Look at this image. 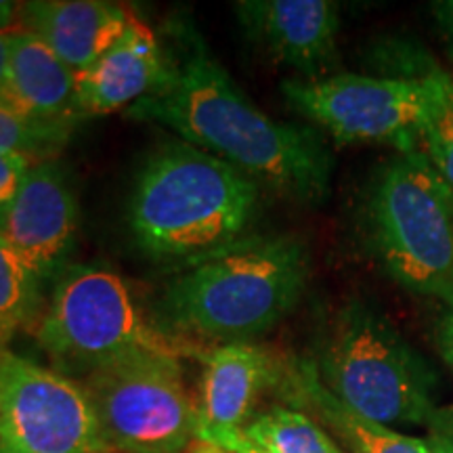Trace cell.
<instances>
[{"label":"cell","instance_id":"obj_1","mask_svg":"<svg viewBox=\"0 0 453 453\" xmlns=\"http://www.w3.org/2000/svg\"><path fill=\"white\" fill-rule=\"evenodd\" d=\"M130 116L174 130L286 200L319 203L330 194L334 162L319 130L258 110L196 36L183 64Z\"/></svg>","mask_w":453,"mask_h":453},{"label":"cell","instance_id":"obj_2","mask_svg":"<svg viewBox=\"0 0 453 453\" xmlns=\"http://www.w3.org/2000/svg\"><path fill=\"white\" fill-rule=\"evenodd\" d=\"M309 254L292 235H252L196 258L162 294L160 317L179 334L246 342L296 307Z\"/></svg>","mask_w":453,"mask_h":453},{"label":"cell","instance_id":"obj_3","mask_svg":"<svg viewBox=\"0 0 453 453\" xmlns=\"http://www.w3.org/2000/svg\"><path fill=\"white\" fill-rule=\"evenodd\" d=\"M260 185L185 141L156 147L134 180L128 225L156 258H200L242 240Z\"/></svg>","mask_w":453,"mask_h":453},{"label":"cell","instance_id":"obj_4","mask_svg":"<svg viewBox=\"0 0 453 453\" xmlns=\"http://www.w3.org/2000/svg\"><path fill=\"white\" fill-rule=\"evenodd\" d=\"M365 219L393 280L453 309V191L420 150L399 151L378 170Z\"/></svg>","mask_w":453,"mask_h":453},{"label":"cell","instance_id":"obj_5","mask_svg":"<svg viewBox=\"0 0 453 453\" xmlns=\"http://www.w3.org/2000/svg\"><path fill=\"white\" fill-rule=\"evenodd\" d=\"M313 370L340 403L382 426H428L437 411V373L364 303L340 311Z\"/></svg>","mask_w":453,"mask_h":453},{"label":"cell","instance_id":"obj_6","mask_svg":"<svg viewBox=\"0 0 453 453\" xmlns=\"http://www.w3.org/2000/svg\"><path fill=\"white\" fill-rule=\"evenodd\" d=\"M36 340L55 370L70 378L134 355L191 353L187 342L147 324L120 275L97 267H70L61 275Z\"/></svg>","mask_w":453,"mask_h":453},{"label":"cell","instance_id":"obj_7","mask_svg":"<svg viewBox=\"0 0 453 453\" xmlns=\"http://www.w3.org/2000/svg\"><path fill=\"white\" fill-rule=\"evenodd\" d=\"M177 357L134 355L81 378L113 453H183L200 413Z\"/></svg>","mask_w":453,"mask_h":453},{"label":"cell","instance_id":"obj_8","mask_svg":"<svg viewBox=\"0 0 453 453\" xmlns=\"http://www.w3.org/2000/svg\"><path fill=\"white\" fill-rule=\"evenodd\" d=\"M283 97L340 143H387L418 150L428 110V81L338 73L319 81H286Z\"/></svg>","mask_w":453,"mask_h":453},{"label":"cell","instance_id":"obj_9","mask_svg":"<svg viewBox=\"0 0 453 453\" xmlns=\"http://www.w3.org/2000/svg\"><path fill=\"white\" fill-rule=\"evenodd\" d=\"M0 441L21 453H113L81 382L4 349Z\"/></svg>","mask_w":453,"mask_h":453},{"label":"cell","instance_id":"obj_10","mask_svg":"<svg viewBox=\"0 0 453 453\" xmlns=\"http://www.w3.org/2000/svg\"><path fill=\"white\" fill-rule=\"evenodd\" d=\"M235 15L248 41L277 64L319 81L338 65L340 7L330 0H242Z\"/></svg>","mask_w":453,"mask_h":453},{"label":"cell","instance_id":"obj_11","mask_svg":"<svg viewBox=\"0 0 453 453\" xmlns=\"http://www.w3.org/2000/svg\"><path fill=\"white\" fill-rule=\"evenodd\" d=\"M78 225L76 197L53 162H38L0 214V235L38 277L59 263Z\"/></svg>","mask_w":453,"mask_h":453},{"label":"cell","instance_id":"obj_12","mask_svg":"<svg viewBox=\"0 0 453 453\" xmlns=\"http://www.w3.org/2000/svg\"><path fill=\"white\" fill-rule=\"evenodd\" d=\"M170 70L154 32L133 15L122 36L88 70L76 73L78 113L105 116L133 107L162 88Z\"/></svg>","mask_w":453,"mask_h":453},{"label":"cell","instance_id":"obj_13","mask_svg":"<svg viewBox=\"0 0 453 453\" xmlns=\"http://www.w3.org/2000/svg\"><path fill=\"white\" fill-rule=\"evenodd\" d=\"M128 9L101 0L21 3L17 21L59 57L73 73L88 70L127 30Z\"/></svg>","mask_w":453,"mask_h":453},{"label":"cell","instance_id":"obj_14","mask_svg":"<svg viewBox=\"0 0 453 453\" xmlns=\"http://www.w3.org/2000/svg\"><path fill=\"white\" fill-rule=\"evenodd\" d=\"M271 378L273 361L263 349L246 342L214 349L203 357L197 430H242Z\"/></svg>","mask_w":453,"mask_h":453},{"label":"cell","instance_id":"obj_15","mask_svg":"<svg viewBox=\"0 0 453 453\" xmlns=\"http://www.w3.org/2000/svg\"><path fill=\"white\" fill-rule=\"evenodd\" d=\"M11 88L17 111L36 122L70 124L78 113L76 73L34 34H7Z\"/></svg>","mask_w":453,"mask_h":453},{"label":"cell","instance_id":"obj_16","mask_svg":"<svg viewBox=\"0 0 453 453\" xmlns=\"http://www.w3.org/2000/svg\"><path fill=\"white\" fill-rule=\"evenodd\" d=\"M298 393L321 422L349 447L350 453H422L426 439L410 437L382 424L367 420L340 403L321 384L313 365H304L296 378Z\"/></svg>","mask_w":453,"mask_h":453},{"label":"cell","instance_id":"obj_17","mask_svg":"<svg viewBox=\"0 0 453 453\" xmlns=\"http://www.w3.org/2000/svg\"><path fill=\"white\" fill-rule=\"evenodd\" d=\"M242 430L271 453H342L319 424L288 407L260 413Z\"/></svg>","mask_w":453,"mask_h":453},{"label":"cell","instance_id":"obj_18","mask_svg":"<svg viewBox=\"0 0 453 453\" xmlns=\"http://www.w3.org/2000/svg\"><path fill=\"white\" fill-rule=\"evenodd\" d=\"M426 81L430 99L418 150L453 191V73L434 67Z\"/></svg>","mask_w":453,"mask_h":453},{"label":"cell","instance_id":"obj_19","mask_svg":"<svg viewBox=\"0 0 453 453\" xmlns=\"http://www.w3.org/2000/svg\"><path fill=\"white\" fill-rule=\"evenodd\" d=\"M38 275L0 235V344L27 324L38 300Z\"/></svg>","mask_w":453,"mask_h":453},{"label":"cell","instance_id":"obj_20","mask_svg":"<svg viewBox=\"0 0 453 453\" xmlns=\"http://www.w3.org/2000/svg\"><path fill=\"white\" fill-rule=\"evenodd\" d=\"M70 124H44L0 105V154L38 156L65 143Z\"/></svg>","mask_w":453,"mask_h":453},{"label":"cell","instance_id":"obj_21","mask_svg":"<svg viewBox=\"0 0 453 453\" xmlns=\"http://www.w3.org/2000/svg\"><path fill=\"white\" fill-rule=\"evenodd\" d=\"M34 157L24 154H0V214L7 211L34 166Z\"/></svg>","mask_w":453,"mask_h":453},{"label":"cell","instance_id":"obj_22","mask_svg":"<svg viewBox=\"0 0 453 453\" xmlns=\"http://www.w3.org/2000/svg\"><path fill=\"white\" fill-rule=\"evenodd\" d=\"M196 439L220 445L235 453H271L243 434V430H197Z\"/></svg>","mask_w":453,"mask_h":453},{"label":"cell","instance_id":"obj_23","mask_svg":"<svg viewBox=\"0 0 453 453\" xmlns=\"http://www.w3.org/2000/svg\"><path fill=\"white\" fill-rule=\"evenodd\" d=\"M426 428L430 443L443 453H453V405L437 407Z\"/></svg>","mask_w":453,"mask_h":453},{"label":"cell","instance_id":"obj_24","mask_svg":"<svg viewBox=\"0 0 453 453\" xmlns=\"http://www.w3.org/2000/svg\"><path fill=\"white\" fill-rule=\"evenodd\" d=\"M430 13L441 36H443L447 53L453 57V0H437L430 4Z\"/></svg>","mask_w":453,"mask_h":453},{"label":"cell","instance_id":"obj_25","mask_svg":"<svg viewBox=\"0 0 453 453\" xmlns=\"http://www.w3.org/2000/svg\"><path fill=\"white\" fill-rule=\"evenodd\" d=\"M9 32H0V105L15 110V97L13 88H11V67H9Z\"/></svg>","mask_w":453,"mask_h":453},{"label":"cell","instance_id":"obj_26","mask_svg":"<svg viewBox=\"0 0 453 453\" xmlns=\"http://www.w3.org/2000/svg\"><path fill=\"white\" fill-rule=\"evenodd\" d=\"M437 342L443 359L453 367V309H449V313H447L443 317V321H441Z\"/></svg>","mask_w":453,"mask_h":453},{"label":"cell","instance_id":"obj_27","mask_svg":"<svg viewBox=\"0 0 453 453\" xmlns=\"http://www.w3.org/2000/svg\"><path fill=\"white\" fill-rule=\"evenodd\" d=\"M183 453H235V451L225 449V447H220V445L208 443V441L194 439L189 445H187V449Z\"/></svg>","mask_w":453,"mask_h":453},{"label":"cell","instance_id":"obj_28","mask_svg":"<svg viewBox=\"0 0 453 453\" xmlns=\"http://www.w3.org/2000/svg\"><path fill=\"white\" fill-rule=\"evenodd\" d=\"M17 17L15 4L11 3H0V32H11L15 27H11V21Z\"/></svg>","mask_w":453,"mask_h":453},{"label":"cell","instance_id":"obj_29","mask_svg":"<svg viewBox=\"0 0 453 453\" xmlns=\"http://www.w3.org/2000/svg\"><path fill=\"white\" fill-rule=\"evenodd\" d=\"M424 439H426V437H424ZM422 453H443V451H441L439 447H434V445L430 443V441L426 439V445H424V451H422Z\"/></svg>","mask_w":453,"mask_h":453},{"label":"cell","instance_id":"obj_30","mask_svg":"<svg viewBox=\"0 0 453 453\" xmlns=\"http://www.w3.org/2000/svg\"><path fill=\"white\" fill-rule=\"evenodd\" d=\"M0 453H21V451H17V449H13V447H11V445L3 443V441H0Z\"/></svg>","mask_w":453,"mask_h":453}]
</instances>
